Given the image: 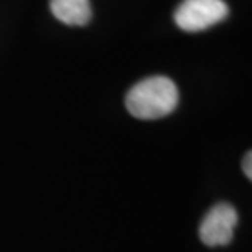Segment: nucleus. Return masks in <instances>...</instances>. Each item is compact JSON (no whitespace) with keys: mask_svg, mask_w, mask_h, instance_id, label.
Instances as JSON below:
<instances>
[{"mask_svg":"<svg viewBox=\"0 0 252 252\" xmlns=\"http://www.w3.org/2000/svg\"><path fill=\"white\" fill-rule=\"evenodd\" d=\"M53 15L69 27H84L92 18L90 0H51Z\"/></svg>","mask_w":252,"mask_h":252,"instance_id":"4","label":"nucleus"},{"mask_svg":"<svg viewBox=\"0 0 252 252\" xmlns=\"http://www.w3.org/2000/svg\"><path fill=\"white\" fill-rule=\"evenodd\" d=\"M125 103L134 118L159 120L177 108L179 89L169 77L154 75L131 87Z\"/></svg>","mask_w":252,"mask_h":252,"instance_id":"1","label":"nucleus"},{"mask_svg":"<svg viewBox=\"0 0 252 252\" xmlns=\"http://www.w3.org/2000/svg\"><path fill=\"white\" fill-rule=\"evenodd\" d=\"M238 224V213L229 203H218L205 215L200 224V239L208 248L228 246L233 241L234 228Z\"/></svg>","mask_w":252,"mask_h":252,"instance_id":"3","label":"nucleus"},{"mask_svg":"<svg viewBox=\"0 0 252 252\" xmlns=\"http://www.w3.org/2000/svg\"><path fill=\"white\" fill-rule=\"evenodd\" d=\"M229 15L224 0H184L174 13L177 27L184 32L196 33L221 23Z\"/></svg>","mask_w":252,"mask_h":252,"instance_id":"2","label":"nucleus"},{"mask_svg":"<svg viewBox=\"0 0 252 252\" xmlns=\"http://www.w3.org/2000/svg\"><path fill=\"white\" fill-rule=\"evenodd\" d=\"M252 153L249 151L248 154L244 156V160H243V170H244V174H246V177H248L249 180L252 179Z\"/></svg>","mask_w":252,"mask_h":252,"instance_id":"5","label":"nucleus"}]
</instances>
